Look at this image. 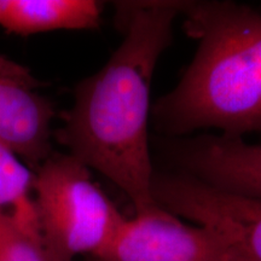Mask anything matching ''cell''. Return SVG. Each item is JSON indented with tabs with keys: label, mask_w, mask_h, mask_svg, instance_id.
<instances>
[{
	"label": "cell",
	"mask_w": 261,
	"mask_h": 261,
	"mask_svg": "<svg viewBox=\"0 0 261 261\" xmlns=\"http://www.w3.org/2000/svg\"><path fill=\"white\" fill-rule=\"evenodd\" d=\"M34 174L46 261L97 257L125 215L93 181L90 168L70 154L52 152Z\"/></svg>",
	"instance_id": "3"
},
{
	"label": "cell",
	"mask_w": 261,
	"mask_h": 261,
	"mask_svg": "<svg viewBox=\"0 0 261 261\" xmlns=\"http://www.w3.org/2000/svg\"><path fill=\"white\" fill-rule=\"evenodd\" d=\"M169 158L181 173L212 187L261 200V144L223 135L174 142Z\"/></svg>",
	"instance_id": "6"
},
{
	"label": "cell",
	"mask_w": 261,
	"mask_h": 261,
	"mask_svg": "<svg viewBox=\"0 0 261 261\" xmlns=\"http://www.w3.org/2000/svg\"><path fill=\"white\" fill-rule=\"evenodd\" d=\"M81 261H100V260L96 259V257H86V259H83Z\"/></svg>",
	"instance_id": "12"
},
{
	"label": "cell",
	"mask_w": 261,
	"mask_h": 261,
	"mask_svg": "<svg viewBox=\"0 0 261 261\" xmlns=\"http://www.w3.org/2000/svg\"><path fill=\"white\" fill-rule=\"evenodd\" d=\"M103 3L94 0H0V27L17 35L58 29H96Z\"/></svg>",
	"instance_id": "8"
},
{
	"label": "cell",
	"mask_w": 261,
	"mask_h": 261,
	"mask_svg": "<svg viewBox=\"0 0 261 261\" xmlns=\"http://www.w3.org/2000/svg\"><path fill=\"white\" fill-rule=\"evenodd\" d=\"M182 28L197 41L177 86L151 107L156 130L182 137L219 129L261 132V14L232 2H181Z\"/></svg>",
	"instance_id": "2"
},
{
	"label": "cell",
	"mask_w": 261,
	"mask_h": 261,
	"mask_svg": "<svg viewBox=\"0 0 261 261\" xmlns=\"http://www.w3.org/2000/svg\"><path fill=\"white\" fill-rule=\"evenodd\" d=\"M34 178V172L11 149L0 143V214L42 248Z\"/></svg>",
	"instance_id": "9"
},
{
	"label": "cell",
	"mask_w": 261,
	"mask_h": 261,
	"mask_svg": "<svg viewBox=\"0 0 261 261\" xmlns=\"http://www.w3.org/2000/svg\"><path fill=\"white\" fill-rule=\"evenodd\" d=\"M152 196L181 219L224 238L237 261H261V200L212 187L185 173H155Z\"/></svg>",
	"instance_id": "4"
},
{
	"label": "cell",
	"mask_w": 261,
	"mask_h": 261,
	"mask_svg": "<svg viewBox=\"0 0 261 261\" xmlns=\"http://www.w3.org/2000/svg\"><path fill=\"white\" fill-rule=\"evenodd\" d=\"M115 9L122 42L102 69L77 85L55 136L68 154L113 181L140 212L156 204L150 91L181 2H119Z\"/></svg>",
	"instance_id": "1"
},
{
	"label": "cell",
	"mask_w": 261,
	"mask_h": 261,
	"mask_svg": "<svg viewBox=\"0 0 261 261\" xmlns=\"http://www.w3.org/2000/svg\"><path fill=\"white\" fill-rule=\"evenodd\" d=\"M0 73L8 75H14L19 77H31L32 74L28 69L22 67L21 64H17L16 62L6 60L5 57L0 56Z\"/></svg>",
	"instance_id": "11"
},
{
	"label": "cell",
	"mask_w": 261,
	"mask_h": 261,
	"mask_svg": "<svg viewBox=\"0 0 261 261\" xmlns=\"http://www.w3.org/2000/svg\"><path fill=\"white\" fill-rule=\"evenodd\" d=\"M0 261H46L42 248L0 214Z\"/></svg>",
	"instance_id": "10"
},
{
	"label": "cell",
	"mask_w": 261,
	"mask_h": 261,
	"mask_svg": "<svg viewBox=\"0 0 261 261\" xmlns=\"http://www.w3.org/2000/svg\"><path fill=\"white\" fill-rule=\"evenodd\" d=\"M38 80L0 73V143L11 149L33 172L52 152L51 125L56 112L38 93Z\"/></svg>",
	"instance_id": "7"
},
{
	"label": "cell",
	"mask_w": 261,
	"mask_h": 261,
	"mask_svg": "<svg viewBox=\"0 0 261 261\" xmlns=\"http://www.w3.org/2000/svg\"><path fill=\"white\" fill-rule=\"evenodd\" d=\"M100 261H237L220 234L154 204L123 217Z\"/></svg>",
	"instance_id": "5"
}]
</instances>
